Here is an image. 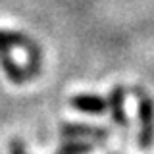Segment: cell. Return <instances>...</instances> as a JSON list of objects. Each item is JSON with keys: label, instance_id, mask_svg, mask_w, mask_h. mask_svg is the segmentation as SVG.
<instances>
[{"label": "cell", "instance_id": "obj_1", "mask_svg": "<svg viewBox=\"0 0 154 154\" xmlns=\"http://www.w3.org/2000/svg\"><path fill=\"white\" fill-rule=\"evenodd\" d=\"M0 45H6L8 48H21L27 54V75L29 79H35L41 73L42 66V52L37 41L27 37L21 31H10V29H0Z\"/></svg>", "mask_w": 154, "mask_h": 154}, {"label": "cell", "instance_id": "obj_2", "mask_svg": "<svg viewBox=\"0 0 154 154\" xmlns=\"http://www.w3.org/2000/svg\"><path fill=\"white\" fill-rule=\"evenodd\" d=\"M133 94L137 98V114L141 129H139V146L148 148L154 143V100L141 87H135Z\"/></svg>", "mask_w": 154, "mask_h": 154}, {"label": "cell", "instance_id": "obj_3", "mask_svg": "<svg viewBox=\"0 0 154 154\" xmlns=\"http://www.w3.org/2000/svg\"><path fill=\"white\" fill-rule=\"evenodd\" d=\"M60 135L67 141L77 139V141H83V139H94L96 143H104L106 137L110 135V131H106L102 127H94V125H83V123H64L60 127Z\"/></svg>", "mask_w": 154, "mask_h": 154}, {"label": "cell", "instance_id": "obj_4", "mask_svg": "<svg viewBox=\"0 0 154 154\" xmlns=\"http://www.w3.org/2000/svg\"><path fill=\"white\" fill-rule=\"evenodd\" d=\"M69 106L73 110L93 116H100L108 110V102L98 94H75L69 98Z\"/></svg>", "mask_w": 154, "mask_h": 154}, {"label": "cell", "instance_id": "obj_5", "mask_svg": "<svg viewBox=\"0 0 154 154\" xmlns=\"http://www.w3.org/2000/svg\"><path fill=\"white\" fill-rule=\"evenodd\" d=\"M10 50H12V48H8L6 45H0V66H2L4 73H6V77L12 81V83L23 85V83H27V81H29L27 69H23V67H19L16 64V60L12 58Z\"/></svg>", "mask_w": 154, "mask_h": 154}, {"label": "cell", "instance_id": "obj_6", "mask_svg": "<svg viewBox=\"0 0 154 154\" xmlns=\"http://www.w3.org/2000/svg\"><path fill=\"white\" fill-rule=\"evenodd\" d=\"M125 93L123 87H114L108 96V110L112 114V119L119 127H127V114H125Z\"/></svg>", "mask_w": 154, "mask_h": 154}, {"label": "cell", "instance_id": "obj_7", "mask_svg": "<svg viewBox=\"0 0 154 154\" xmlns=\"http://www.w3.org/2000/svg\"><path fill=\"white\" fill-rule=\"evenodd\" d=\"M91 150H93V143L71 139V141L62 143V146L56 150V154H89Z\"/></svg>", "mask_w": 154, "mask_h": 154}, {"label": "cell", "instance_id": "obj_8", "mask_svg": "<svg viewBox=\"0 0 154 154\" xmlns=\"http://www.w3.org/2000/svg\"><path fill=\"white\" fill-rule=\"evenodd\" d=\"M10 154H27L25 152V144L19 137H14L10 141Z\"/></svg>", "mask_w": 154, "mask_h": 154}]
</instances>
